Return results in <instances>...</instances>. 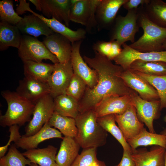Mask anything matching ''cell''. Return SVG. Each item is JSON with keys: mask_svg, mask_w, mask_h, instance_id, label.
<instances>
[{"mask_svg": "<svg viewBox=\"0 0 166 166\" xmlns=\"http://www.w3.org/2000/svg\"><path fill=\"white\" fill-rule=\"evenodd\" d=\"M95 166H106V165L104 161L98 160L97 164Z\"/></svg>", "mask_w": 166, "mask_h": 166, "instance_id": "44", "label": "cell"}, {"mask_svg": "<svg viewBox=\"0 0 166 166\" xmlns=\"http://www.w3.org/2000/svg\"><path fill=\"white\" fill-rule=\"evenodd\" d=\"M166 149L155 145L148 151L145 148L136 149L131 154L135 166H164Z\"/></svg>", "mask_w": 166, "mask_h": 166, "instance_id": "20", "label": "cell"}, {"mask_svg": "<svg viewBox=\"0 0 166 166\" xmlns=\"http://www.w3.org/2000/svg\"><path fill=\"white\" fill-rule=\"evenodd\" d=\"M93 57L84 55L83 58L91 68L97 72L98 77L97 85L93 88L87 86L79 102V111L81 113L93 109L104 97L111 96H131L135 92L121 78L124 70L120 65L113 64L107 57L94 51Z\"/></svg>", "mask_w": 166, "mask_h": 166, "instance_id": "1", "label": "cell"}, {"mask_svg": "<svg viewBox=\"0 0 166 166\" xmlns=\"http://www.w3.org/2000/svg\"><path fill=\"white\" fill-rule=\"evenodd\" d=\"M18 53L22 61L42 62L43 60L47 59L54 64L59 62L56 57L47 49L42 42L29 35H22Z\"/></svg>", "mask_w": 166, "mask_h": 166, "instance_id": "6", "label": "cell"}, {"mask_svg": "<svg viewBox=\"0 0 166 166\" xmlns=\"http://www.w3.org/2000/svg\"><path fill=\"white\" fill-rule=\"evenodd\" d=\"M9 131L10 135L8 141L5 145L0 147V158L6 155L12 142H14V143H16L22 136L19 132V126L18 125H14L9 127Z\"/></svg>", "mask_w": 166, "mask_h": 166, "instance_id": "40", "label": "cell"}, {"mask_svg": "<svg viewBox=\"0 0 166 166\" xmlns=\"http://www.w3.org/2000/svg\"><path fill=\"white\" fill-rule=\"evenodd\" d=\"M22 35L16 25L6 22H0V50L4 51L10 47L18 49L21 42Z\"/></svg>", "mask_w": 166, "mask_h": 166, "instance_id": "28", "label": "cell"}, {"mask_svg": "<svg viewBox=\"0 0 166 166\" xmlns=\"http://www.w3.org/2000/svg\"><path fill=\"white\" fill-rule=\"evenodd\" d=\"M80 147L75 138L63 137L56 156L57 166H71L79 155Z\"/></svg>", "mask_w": 166, "mask_h": 166, "instance_id": "24", "label": "cell"}, {"mask_svg": "<svg viewBox=\"0 0 166 166\" xmlns=\"http://www.w3.org/2000/svg\"><path fill=\"white\" fill-rule=\"evenodd\" d=\"M164 166H166V150L165 154V164H164Z\"/></svg>", "mask_w": 166, "mask_h": 166, "instance_id": "48", "label": "cell"}, {"mask_svg": "<svg viewBox=\"0 0 166 166\" xmlns=\"http://www.w3.org/2000/svg\"><path fill=\"white\" fill-rule=\"evenodd\" d=\"M126 141L132 152L141 146L157 145L166 149V136L150 132L144 128L137 135Z\"/></svg>", "mask_w": 166, "mask_h": 166, "instance_id": "26", "label": "cell"}, {"mask_svg": "<svg viewBox=\"0 0 166 166\" xmlns=\"http://www.w3.org/2000/svg\"><path fill=\"white\" fill-rule=\"evenodd\" d=\"M133 71L156 89L159 95L161 110L164 109H166V75L152 76Z\"/></svg>", "mask_w": 166, "mask_h": 166, "instance_id": "34", "label": "cell"}, {"mask_svg": "<svg viewBox=\"0 0 166 166\" xmlns=\"http://www.w3.org/2000/svg\"><path fill=\"white\" fill-rule=\"evenodd\" d=\"M54 68L47 82L50 95L54 98L65 93L73 74L71 61L65 63L54 64Z\"/></svg>", "mask_w": 166, "mask_h": 166, "instance_id": "11", "label": "cell"}, {"mask_svg": "<svg viewBox=\"0 0 166 166\" xmlns=\"http://www.w3.org/2000/svg\"><path fill=\"white\" fill-rule=\"evenodd\" d=\"M40 10L46 18L63 22L68 27L70 21L71 0H40Z\"/></svg>", "mask_w": 166, "mask_h": 166, "instance_id": "17", "label": "cell"}, {"mask_svg": "<svg viewBox=\"0 0 166 166\" xmlns=\"http://www.w3.org/2000/svg\"><path fill=\"white\" fill-rule=\"evenodd\" d=\"M150 0H127L124 4V8L128 11L136 9L138 6L148 4Z\"/></svg>", "mask_w": 166, "mask_h": 166, "instance_id": "41", "label": "cell"}, {"mask_svg": "<svg viewBox=\"0 0 166 166\" xmlns=\"http://www.w3.org/2000/svg\"><path fill=\"white\" fill-rule=\"evenodd\" d=\"M137 8L128 11L124 16L116 17L110 29L109 41H116L121 45L127 41L135 42L136 34L140 27L137 22Z\"/></svg>", "mask_w": 166, "mask_h": 166, "instance_id": "5", "label": "cell"}, {"mask_svg": "<svg viewBox=\"0 0 166 166\" xmlns=\"http://www.w3.org/2000/svg\"><path fill=\"white\" fill-rule=\"evenodd\" d=\"M122 46L123 48L121 52L113 61L116 64L120 65L124 70L129 69L132 63L136 60L166 63V50L143 52L131 48L125 43Z\"/></svg>", "mask_w": 166, "mask_h": 166, "instance_id": "9", "label": "cell"}, {"mask_svg": "<svg viewBox=\"0 0 166 166\" xmlns=\"http://www.w3.org/2000/svg\"><path fill=\"white\" fill-rule=\"evenodd\" d=\"M121 77L128 87L136 91L142 99L148 101L160 100L156 89L130 69L124 70Z\"/></svg>", "mask_w": 166, "mask_h": 166, "instance_id": "15", "label": "cell"}, {"mask_svg": "<svg viewBox=\"0 0 166 166\" xmlns=\"http://www.w3.org/2000/svg\"><path fill=\"white\" fill-rule=\"evenodd\" d=\"M87 86L85 81L78 75L73 73L65 94L79 102L83 96Z\"/></svg>", "mask_w": 166, "mask_h": 166, "instance_id": "38", "label": "cell"}, {"mask_svg": "<svg viewBox=\"0 0 166 166\" xmlns=\"http://www.w3.org/2000/svg\"><path fill=\"white\" fill-rule=\"evenodd\" d=\"M54 98V112L65 116L75 118L79 113V102L66 94Z\"/></svg>", "mask_w": 166, "mask_h": 166, "instance_id": "29", "label": "cell"}, {"mask_svg": "<svg viewBox=\"0 0 166 166\" xmlns=\"http://www.w3.org/2000/svg\"><path fill=\"white\" fill-rule=\"evenodd\" d=\"M121 45L115 41H98L93 45L94 51L107 57L111 61L122 51Z\"/></svg>", "mask_w": 166, "mask_h": 166, "instance_id": "36", "label": "cell"}, {"mask_svg": "<svg viewBox=\"0 0 166 166\" xmlns=\"http://www.w3.org/2000/svg\"><path fill=\"white\" fill-rule=\"evenodd\" d=\"M42 42L47 49L56 57L59 62L65 63L70 61L72 44L65 37L54 32L44 38Z\"/></svg>", "mask_w": 166, "mask_h": 166, "instance_id": "18", "label": "cell"}, {"mask_svg": "<svg viewBox=\"0 0 166 166\" xmlns=\"http://www.w3.org/2000/svg\"><path fill=\"white\" fill-rule=\"evenodd\" d=\"M164 121L165 122H166V114L164 118Z\"/></svg>", "mask_w": 166, "mask_h": 166, "instance_id": "49", "label": "cell"}, {"mask_svg": "<svg viewBox=\"0 0 166 166\" xmlns=\"http://www.w3.org/2000/svg\"><path fill=\"white\" fill-rule=\"evenodd\" d=\"M163 50H166V40L164 42L162 45Z\"/></svg>", "mask_w": 166, "mask_h": 166, "instance_id": "45", "label": "cell"}, {"mask_svg": "<svg viewBox=\"0 0 166 166\" xmlns=\"http://www.w3.org/2000/svg\"><path fill=\"white\" fill-rule=\"evenodd\" d=\"M57 149L52 145L42 148H34L26 150L23 155L31 163L39 166H57L56 162Z\"/></svg>", "mask_w": 166, "mask_h": 166, "instance_id": "25", "label": "cell"}, {"mask_svg": "<svg viewBox=\"0 0 166 166\" xmlns=\"http://www.w3.org/2000/svg\"><path fill=\"white\" fill-rule=\"evenodd\" d=\"M25 77L47 83L53 71L55 65L43 62L31 61H23Z\"/></svg>", "mask_w": 166, "mask_h": 166, "instance_id": "27", "label": "cell"}, {"mask_svg": "<svg viewBox=\"0 0 166 166\" xmlns=\"http://www.w3.org/2000/svg\"><path fill=\"white\" fill-rule=\"evenodd\" d=\"M31 163L13 144L10 146L7 153L0 159V166H30Z\"/></svg>", "mask_w": 166, "mask_h": 166, "instance_id": "35", "label": "cell"}, {"mask_svg": "<svg viewBox=\"0 0 166 166\" xmlns=\"http://www.w3.org/2000/svg\"><path fill=\"white\" fill-rule=\"evenodd\" d=\"M134 105L130 95L111 96L103 98L93 110L97 118L110 114H121Z\"/></svg>", "mask_w": 166, "mask_h": 166, "instance_id": "14", "label": "cell"}, {"mask_svg": "<svg viewBox=\"0 0 166 166\" xmlns=\"http://www.w3.org/2000/svg\"><path fill=\"white\" fill-rule=\"evenodd\" d=\"M131 154L127 151L123 150L121 160L117 165L115 166H135Z\"/></svg>", "mask_w": 166, "mask_h": 166, "instance_id": "42", "label": "cell"}, {"mask_svg": "<svg viewBox=\"0 0 166 166\" xmlns=\"http://www.w3.org/2000/svg\"><path fill=\"white\" fill-rule=\"evenodd\" d=\"M28 11L38 17L44 21L54 32L60 34L73 43L85 38L87 33L85 30L80 28L73 30L54 18H48L33 11L30 8Z\"/></svg>", "mask_w": 166, "mask_h": 166, "instance_id": "23", "label": "cell"}, {"mask_svg": "<svg viewBox=\"0 0 166 166\" xmlns=\"http://www.w3.org/2000/svg\"><path fill=\"white\" fill-rule=\"evenodd\" d=\"M131 96L139 119L146 125L150 132L155 133L153 122L154 120L159 119L161 115L160 100L154 101L144 100L136 92Z\"/></svg>", "mask_w": 166, "mask_h": 166, "instance_id": "10", "label": "cell"}, {"mask_svg": "<svg viewBox=\"0 0 166 166\" xmlns=\"http://www.w3.org/2000/svg\"><path fill=\"white\" fill-rule=\"evenodd\" d=\"M22 18L14 10L13 0L0 1V21L16 25Z\"/></svg>", "mask_w": 166, "mask_h": 166, "instance_id": "37", "label": "cell"}, {"mask_svg": "<svg viewBox=\"0 0 166 166\" xmlns=\"http://www.w3.org/2000/svg\"><path fill=\"white\" fill-rule=\"evenodd\" d=\"M1 94L7 104L4 114L0 116V125L10 127L14 125L21 126L31 119L35 104L21 96L16 92L2 91Z\"/></svg>", "mask_w": 166, "mask_h": 166, "instance_id": "4", "label": "cell"}, {"mask_svg": "<svg viewBox=\"0 0 166 166\" xmlns=\"http://www.w3.org/2000/svg\"><path fill=\"white\" fill-rule=\"evenodd\" d=\"M16 92L35 104L42 97L49 94L50 89L47 83L25 77L19 81Z\"/></svg>", "mask_w": 166, "mask_h": 166, "instance_id": "19", "label": "cell"}, {"mask_svg": "<svg viewBox=\"0 0 166 166\" xmlns=\"http://www.w3.org/2000/svg\"><path fill=\"white\" fill-rule=\"evenodd\" d=\"M143 7L146 14L152 21L166 28V2L161 0H150Z\"/></svg>", "mask_w": 166, "mask_h": 166, "instance_id": "32", "label": "cell"}, {"mask_svg": "<svg viewBox=\"0 0 166 166\" xmlns=\"http://www.w3.org/2000/svg\"><path fill=\"white\" fill-rule=\"evenodd\" d=\"M116 122L126 140L139 134L144 128V124L139 119L134 105L122 114H114Z\"/></svg>", "mask_w": 166, "mask_h": 166, "instance_id": "16", "label": "cell"}, {"mask_svg": "<svg viewBox=\"0 0 166 166\" xmlns=\"http://www.w3.org/2000/svg\"><path fill=\"white\" fill-rule=\"evenodd\" d=\"M99 1L71 0L70 21L85 26L87 32L91 33L93 30H97L95 13Z\"/></svg>", "mask_w": 166, "mask_h": 166, "instance_id": "7", "label": "cell"}, {"mask_svg": "<svg viewBox=\"0 0 166 166\" xmlns=\"http://www.w3.org/2000/svg\"><path fill=\"white\" fill-rule=\"evenodd\" d=\"M96 150L95 148L84 149L71 166H95L98 161Z\"/></svg>", "mask_w": 166, "mask_h": 166, "instance_id": "39", "label": "cell"}, {"mask_svg": "<svg viewBox=\"0 0 166 166\" xmlns=\"http://www.w3.org/2000/svg\"><path fill=\"white\" fill-rule=\"evenodd\" d=\"M127 0H99L95 13L98 31L110 29L121 7Z\"/></svg>", "mask_w": 166, "mask_h": 166, "instance_id": "13", "label": "cell"}, {"mask_svg": "<svg viewBox=\"0 0 166 166\" xmlns=\"http://www.w3.org/2000/svg\"><path fill=\"white\" fill-rule=\"evenodd\" d=\"M82 41L72 44L70 61L73 73L80 76L85 81L88 87L92 89L97 85L98 77L96 71L89 66L81 55L80 49Z\"/></svg>", "mask_w": 166, "mask_h": 166, "instance_id": "12", "label": "cell"}, {"mask_svg": "<svg viewBox=\"0 0 166 166\" xmlns=\"http://www.w3.org/2000/svg\"><path fill=\"white\" fill-rule=\"evenodd\" d=\"M54 112V98L49 94L46 95L35 104L33 117L22 136H30L38 132L48 122Z\"/></svg>", "mask_w": 166, "mask_h": 166, "instance_id": "8", "label": "cell"}, {"mask_svg": "<svg viewBox=\"0 0 166 166\" xmlns=\"http://www.w3.org/2000/svg\"><path fill=\"white\" fill-rule=\"evenodd\" d=\"M48 123L52 127L59 130L64 136L75 138L77 136V129L74 118L54 112Z\"/></svg>", "mask_w": 166, "mask_h": 166, "instance_id": "30", "label": "cell"}, {"mask_svg": "<svg viewBox=\"0 0 166 166\" xmlns=\"http://www.w3.org/2000/svg\"><path fill=\"white\" fill-rule=\"evenodd\" d=\"M129 69L150 75H166V63L162 61H146L136 60L132 63Z\"/></svg>", "mask_w": 166, "mask_h": 166, "instance_id": "33", "label": "cell"}, {"mask_svg": "<svg viewBox=\"0 0 166 166\" xmlns=\"http://www.w3.org/2000/svg\"><path fill=\"white\" fill-rule=\"evenodd\" d=\"M16 26L23 35L35 38L47 36L54 33L44 21L33 14L25 15Z\"/></svg>", "mask_w": 166, "mask_h": 166, "instance_id": "22", "label": "cell"}, {"mask_svg": "<svg viewBox=\"0 0 166 166\" xmlns=\"http://www.w3.org/2000/svg\"><path fill=\"white\" fill-rule=\"evenodd\" d=\"M137 12V22L144 33L138 40L129 45L143 52L163 51L162 45L166 40V28L152 21L146 14L143 5L138 8Z\"/></svg>", "mask_w": 166, "mask_h": 166, "instance_id": "3", "label": "cell"}, {"mask_svg": "<svg viewBox=\"0 0 166 166\" xmlns=\"http://www.w3.org/2000/svg\"><path fill=\"white\" fill-rule=\"evenodd\" d=\"M30 166H39L37 164L31 163Z\"/></svg>", "mask_w": 166, "mask_h": 166, "instance_id": "47", "label": "cell"}, {"mask_svg": "<svg viewBox=\"0 0 166 166\" xmlns=\"http://www.w3.org/2000/svg\"><path fill=\"white\" fill-rule=\"evenodd\" d=\"M19 5L17 6L16 12L18 15H22L27 11V9L30 7L29 3L27 2L25 0H20Z\"/></svg>", "mask_w": 166, "mask_h": 166, "instance_id": "43", "label": "cell"}, {"mask_svg": "<svg viewBox=\"0 0 166 166\" xmlns=\"http://www.w3.org/2000/svg\"><path fill=\"white\" fill-rule=\"evenodd\" d=\"M63 138L61 133L53 128L48 122L34 135L26 137L22 136L14 144L17 147L27 150L37 148L40 143L45 140L53 138L62 139Z\"/></svg>", "mask_w": 166, "mask_h": 166, "instance_id": "21", "label": "cell"}, {"mask_svg": "<svg viewBox=\"0 0 166 166\" xmlns=\"http://www.w3.org/2000/svg\"><path fill=\"white\" fill-rule=\"evenodd\" d=\"M160 133L166 136V127L160 132Z\"/></svg>", "mask_w": 166, "mask_h": 166, "instance_id": "46", "label": "cell"}, {"mask_svg": "<svg viewBox=\"0 0 166 166\" xmlns=\"http://www.w3.org/2000/svg\"><path fill=\"white\" fill-rule=\"evenodd\" d=\"M97 121L107 132L110 133L120 143L123 150L132 153L131 149L123 134L116 123L114 114H110L97 118Z\"/></svg>", "mask_w": 166, "mask_h": 166, "instance_id": "31", "label": "cell"}, {"mask_svg": "<svg viewBox=\"0 0 166 166\" xmlns=\"http://www.w3.org/2000/svg\"><path fill=\"white\" fill-rule=\"evenodd\" d=\"M97 118L93 109L79 113L75 118L77 129L75 139L83 149L97 148L106 143L107 132L98 123Z\"/></svg>", "mask_w": 166, "mask_h": 166, "instance_id": "2", "label": "cell"}]
</instances>
